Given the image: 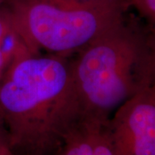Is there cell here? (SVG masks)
Wrapping results in <instances>:
<instances>
[{
    "label": "cell",
    "mask_w": 155,
    "mask_h": 155,
    "mask_svg": "<svg viewBox=\"0 0 155 155\" xmlns=\"http://www.w3.org/2000/svg\"><path fill=\"white\" fill-rule=\"evenodd\" d=\"M0 116L13 155H55L82 111L67 57L13 61L0 77Z\"/></svg>",
    "instance_id": "6da1fadb"
},
{
    "label": "cell",
    "mask_w": 155,
    "mask_h": 155,
    "mask_svg": "<svg viewBox=\"0 0 155 155\" xmlns=\"http://www.w3.org/2000/svg\"><path fill=\"white\" fill-rule=\"evenodd\" d=\"M71 61L82 117L106 122L134 95L154 85V31L124 18Z\"/></svg>",
    "instance_id": "7a4b0ae2"
},
{
    "label": "cell",
    "mask_w": 155,
    "mask_h": 155,
    "mask_svg": "<svg viewBox=\"0 0 155 155\" xmlns=\"http://www.w3.org/2000/svg\"><path fill=\"white\" fill-rule=\"evenodd\" d=\"M0 155H13L10 150L8 134L1 116H0Z\"/></svg>",
    "instance_id": "ba28073f"
},
{
    "label": "cell",
    "mask_w": 155,
    "mask_h": 155,
    "mask_svg": "<svg viewBox=\"0 0 155 155\" xmlns=\"http://www.w3.org/2000/svg\"><path fill=\"white\" fill-rule=\"evenodd\" d=\"M106 122L82 117L67 134L55 155H113L106 134Z\"/></svg>",
    "instance_id": "5b68a950"
},
{
    "label": "cell",
    "mask_w": 155,
    "mask_h": 155,
    "mask_svg": "<svg viewBox=\"0 0 155 155\" xmlns=\"http://www.w3.org/2000/svg\"><path fill=\"white\" fill-rule=\"evenodd\" d=\"M104 127L113 155H155V85L124 102Z\"/></svg>",
    "instance_id": "277c9868"
},
{
    "label": "cell",
    "mask_w": 155,
    "mask_h": 155,
    "mask_svg": "<svg viewBox=\"0 0 155 155\" xmlns=\"http://www.w3.org/2000/svg\"><path fill=\"white\" fill-rule=\"evenodd\" d=\"M88 3H125L127 5V0H80Z\"/></svg>",
    "instance_id": "9c48e42d"
},
{
    "label": "cell",
    "mask_w": 155,
    "mask_h": 155,
    "mask_svg": "<svg viewBox=\"0 0 155 155\" xmlns=\"http://www.w3.org/2000/svg\"><path fill=\"white\" fill-rule=\"evenodd\" d=\"M125 3L13 0L8 12L35 54H76L125 18Z\"/></svg>",
    "instance_id": "3957f363"
},
{
    "label": "cell",
    "mask_w": 155,
    "mask_h": 155,
    "mask_svg": "<svg viewBox=\"0 0 155 155\" xmlns=\"http://www.w3.org/2000/svg\"><path fill=\"white\" fill-rule=\"evenodd\" d=\"M127 5H133L141 17L148 22V27L154 31L155 0H127Z\"/></svg>",
    "instance_id": "52a82bcc"
},
{
    "label": "cell",
    "mask_w": 155,
    "mask_h": 155,
    "mask_svg": "<svg viewBox=\"0 0 155 155\" xmlns=\"http://www.w3.org/2000/svg\"><path fill=\"white\" fill-rule=\"evenodd\" d=\"M35 54L17 31L8 12L0 15V77L13 61Z\"/></svg>",
    "instance_id": "8992f818"
}]
</instances>
